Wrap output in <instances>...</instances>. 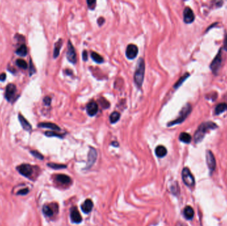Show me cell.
Returning a JSON list of instances; mask_svg holds the SVG:
<instances>
[{
  "label": "cell",
  "mask_w": 227,
  "mask_h": 226,
  "mask_svg": "<svg viewBox=\"0 0 227 226\" xmlns=\"http://www.w3.org/2000/svg\"><path fill=\"white\" fill-rule=\"evenodd\" d=\"M35 72V69L34 67V65H33L32 61L30 60V75H33V74Z\"/></svg>",
  "instance_id": "37"
},
{
  "label": "cell",
  "mask_w": 227,
  "mask_h": 226,
  "mask_svg": "<svg viewBox=\"0 0 227 226\" xmlns=\"http://www.w3.org/2000/svg\"><path fill=\"white\" fill-rule=\"evenodd\" d=\"M31 153L35 158H37L40 159V160H43V156L40 153H39L38 151H31Z\"/></svg>",
  "instance_id": "32"
},
{
  "label": "cell",
  "mask_w": 227,
  "mask_h": 226,
  "mask_svg": "<svg viewBox=\"0 0 227 226\" xmlns=\"http://www.w3.org/2000/svg\"><path fill=\"white\" fill-rule=\"evenodd\" d=\"M56 180H57L59 183H60L62 184H68L70 182H71V179L70 178L65 175H59L56 176Z\"/></svg>",
  "instance_id": "18"
},
{
  "label": "cell",
  "mask_w": 227,
  "mask_h": 226,
  "mask_svg": "<svg viewBox=\"0 0 227 226\" xmlns=\"http://www.w3.org/2000/svg\"><path fill=\"white\" fill-rule=\"evenodd\" d=\"M223 48H224V49L226 51H227V34L225 36V40H224V46H223Z\"/></svg>",
  "instance_id": "40"
},
{
  "label": "cell",
  "mask_w": 227,
  "mask_h": 226,
  "mask_svg": "<svg viewBox=\"0 0 227 226\" xmlns=\"http://www.w3.org/2000/svg\"><path fill=\"white\" fill-rule=\"evenodd\" d=\"M189 76H190V75H189V73H186V74H185V75H184L183 76H182V77L181 78H179V80L177 81V82L176 83V84L174 85V88L177 89V88H178L179 87V86H181V84H183V83L185 82V80L187 79V78H188Z\"/></svg>",
  "instance_id": "25"
},
{
  "label": "cell",
  "mask_w": 227,
  "mask_h": 226,
  "mask_svg": "<svg viewBox=\"0 0 227 226\" xmlns=\"http://www.w3.org/2000/svg\"><path fill=\"white\" fill-rule=\"evenodd\" d=\"M6 78V75L5 73H2L0 75V81H4Z\"/></svg>",
  "instance_id": "41"
},
{
  "label": "cell",
  "mask_w": 227,
  "mask_h": 226,
  "mask_svg": "<svg viewBox=\"0 0 227 226\" xmlns=\"http://www.w3.org/2000/svg\"><path fill=\"white\" fill-rule=\"evenodd\" d=\"M167 149L164 146L159 145L155 149V154L158 157H163L167 155Z\"/></svg>",
  "instance_id": "20"
},
{
  "label": "cell",
  "mask_w": 227,
  "mask_h": 226,
  "mask_svg": "<svg viewBox=\"0 0 227 226\" xmlns=\"http://www.w3.org/2000/svg\"><path fill=\"white\" fill-rule=\"evenodd\" d=\"M70 218L73 223L79 224L82 221V217L76 207H73L70 210Z\"/></svg>",
  "instance_id": "12"
},
{
  "label": "cell",
  "mask_w": 227,
  "mask_h": 226,
  "mask_svg": "<svg viewBox=\"0 0 227 226\" xmlns=\"http://www.w3.org/2000/svg\"><path fill=\"white\" fill-rule=\"evenodd\" d=\"M144 73H145V63L143 58L139 59L137 61V64L136 66V70L134 73V82L137 86L141 88L142 86L144 78Z\"/></svg>",
  "instance_id": "2"
},
{
  "label": "cell",
  "mask_w": 227,
  "mask_h": 226,
  "mask_svg": "<svg viewBox=\"0 0 227 226\" xmlns=\"http://www.w3.org/2000/svg\"><path fill=\"white\" fill-rule=\"evenodd\" d=\"M112 144H113V145H116V147L118 146V143H116V142H114V143H112Z\"/></svg>",
  "instance_id": "43"
},
{
  "label": "cell",
  "mask_w": 227,
  "mask_h": 226,
  "mask_svg": "<svg viewBox=\"0 0 227 226\" xmlns=\"http://www.w3.org/2000/svg\"><path fill=\"white\" fill-rule=\"evenodd\" d=\"M39 127L41 128H47V129H52V130H55V131H60L61 129L59 127L58 125H57L55 123H41L38 125Z\"/></svg>",
  "instance_id": "17"
},
{
  "label": "cell",
  "mask_w": 227,
  "mask_h": 226,
  "mask_svg": "<svg viewBox=\"0 0 227 226\" xmlns=\"http://www.w3.org/2000/svg\"><path fill=\"white\" fill-rule=\"evenodd\" d=\"M43 212L45 216L48 217H51L53 215V211L52 210L50 206L47 205H44L43 207Z\"/></svg>",
  "instance_id": "28"
},
{
  "label": "cell",
  "mask_w": 227,
  "mask_h": 226,
  "mask_svg": "<svg viewBox=\"0 0 227 226\" xmlns=\"http://www.w3.org/2000/svg\"><path fill=\"white\" fill-rule=\"evenodd\" d=\"M91 57L93 59V61H95L96 62L98 63V64L102 63L104 61L103 58L100 56L99 54L95 53V52H92V53H91Z\"/></svg>",
  "instance_id": "27"
},
{
  "label": "cell",
  "mask_w": 227,
  "mask_h": 226,
  "mask_svg": "<svg viewBox=\"0 0 227 226\" xmlns=\"http://www.w3.org/2000/svg\"><path fill=\"white\" fill-rule=\"evenodd\" d=\"M17 170L21 175L25 177L29 178L33 173V167L32 166L28 164H23L17 167Z\"/></svg>",
  "instance_id": "7"
},
{
  "label": "cell",
  "mask_w": 227,
  "mask_h": 226,
  "mask_svg": "<svg viewBox=\"0 0 227 226\" xmlns=\"http://www.w3.org/2000/svg\"><path fill=\"white\" fill-rule=\"evenodd\" d=\"M69 73L70 74H70L72 73V71H70V70H66V75H69Z\"/></svg>",
  "instance_id": "42"
},
{
  "label": "cell",
  "mask_w": 227,
  "mask_h": 226,
  "mask_svg": "<svg viewBox=\"0 0 227 226\" xmlns=\"http://www.w3.org/2000/svg\"><path fill=\"white\" fill-rule=\"evenodd\" d=\"M29 189H27V188H25V189H23V190H20V191H19L18 192H17V195H26V194H27L28 193H29Z\"/></svg>",
  "instance_id": "35"
},
{
  "label": "cell",
  "mask_w": 227,
  "mask_h": 226,
  "mask_svg": "<svg viewBox=\"0 0 227 226\" xmlns=\"http://www.w3.org/2000/svg\"><path fill=\"white\" fill-rule=\"evenodd\" d=\"M96 157H97V153L94 148H90V150L88 153V162L87 165L88 169L90 168L92 165H94V162L96 160Z\"/></svg>",
  "instance_id": "14"
},
{
  "label": "cell",
  "mask_w": 227,
  "mask_h": 226,
  "mask_svg": "<svg viewBox=\"0 0 227 226\" xmlns=\"http://www.w3.org/2000/svg\"><path fill=\"white\" fill-rule=\"evenodd\" d=\"M227 110V104L226 103H221L218 104L215 107V112L216 115H219L225 112Z\"/></svg>",
  "instance_id": "21"
},
{
  "label": "cell",
  "mask_w": 227,
  "mask_h": 226,
  "mask_svg": "<svg viewBox=\"0 0 227 226\" xmlns=\"http://www.w3.org/2000/svg\"><path fill=\"white\" fill-rule=\"evenodd\" d=\"M16 54L19 56L25 57L27 54V48L25 44H22L16 50Z\"/></svg>",
  "instance_id": "24"
},
{
  "label": "cell",
  "mask_w": 227,
  "mask_h": 226,
  "mask_svg": "<svg viewBox=\"0 0 227 226\" xmlns=\"http://www.w3.org/2000/svg\"><path fill=\"white\" fill-rule=\"evenodd\" d=\"M183 214L186 219L190 220H192L194 216V210L191 206H187L184 209Z\"/></svg>",
  "instance_id": "19"
},
{
  "label": "cell",
  "mask_w": 227,
  "mask_h": 226,
  "mask_svg": "<svg viewBox=\"0 0 227 226\" xmlns=\"http://www.w3.org/2000/svg\"><path fill=\"white\" fill-rule=\"evenodd\" d=\"M137 54H138V49L137 47L135 44H130L127 47L126 51V54L129 59H133L135 58Z\"/></svg>",
  "instance_id": "10"
},
{
  "label": "cell",
  "mask_w": 227,
  "mask_h": 226,
  "mask_svg": "<svg viewBox=\"0 0 227 226\" xmlns=\"http://www.w3.org/2000/svg\"><path fill=\"white\" fill-rule=\"evenodd\" d=\"M105 19H104V18L103 17H100L99 18V19H98V25H100V26H101L104 23H105Z\"/></svg>",
  "instance_id": "39"
},
{
  "label": "cell",
  "mask_w": 227,
  "mask_h": 226,
  "mask_svg": "<svg viewBox=\"0 0 227 226\" xmlns=\"http://www.w3.org/2000/svg\"><path fill=\"white\" fill-rule=\"evenodd\" d=\"M218 128V125L213 121H207L201 123L195 131L194 135V141L195 143L202 141L205 136L206 133L209 130H213Z\"/></svg>",
  "instance_id": "1"
},
{
  "label": "cell",
  "mask_w": 227,
  "mask_h": 226,
  "mask_svg": "<svg viewBox=\"0 0 227 226\" xmlns=\"http://www.w3.org/2000/svg\"><path fill=\"white\" fill-rule=\"evenodd\" d=\"M51 168L54 169H65L66 168V166L62 165H57L55 163H49L47 165Z\"/></svg>",
  "instance_id": "31"
},
{
  "label": "cell",
  "mask_w": 227,
  "mask_h": 226,
  "mask_svg": "<svg viewBox=\"0 0 227 226\" xmlns=\"http://www.w3.org/2000/svg\"><path fill=\"white\" fill-rule=\"evenodd\" d=\"M222 53H221V49L219 50L218 53L217 54V56L215 57L214 60L212 61L210 64V68L212 70V72L215 74V75H217L220 68L221 66V63H222Z\"/></svg>",
  "instance_id": "5"
},
{
  "label": "cell",
  "mask_w": 227,
  "mask_h": 226,
  "mask_svg": "<svg viewBox=\"0 0 227 226\" xmlns=\"http://www.w3.org/2000/svg\"><path fill=\"white\" fill-rule=\"evenodd\" d=\"M120 114L118 112H114L110 115V121L112 123H115L120 120Z\"/></svg>",
  "instance_id": "26"
},
{
  "label": "cell",
  "mask_w": 227,
  "mask_h": 226,
  "mask_svg": "<svg viewBox=\"0 0 227 226\" xmlns=\"http://www.w3.org/2000/svg\"><path fill=\"white\" fill-rule=\"evenodd\" d=\"M99 102L100 103V105H101V106L103 107L104 109H106L108 108V107H110V103L108 102L106 99H105V98H100V100H99Z\"/></svg>",
  "instance_id": "30"
},
{
  "label": "cell",
  "mask_w": 227,
  "mask_h": 226,
  "mask_svg": "<svg viewBox=\"0 0 227 226\" xmlns=\"http://www.w3.org/2000/svg\"><path fill=\"white\" fill-rule=\"evenodd\" d=\"M16 64L19 66L20 68H21L23 69H27V64L23 59H17L16 61Z\"/></svg>",
  "instance_id": "29"
},
{
  "label": "cell",
  "mask_w": 227,
  "mask_h": 226,
  "mask_svg": "<svg viewBox=\"0 0 227 226\" xmlns=\"http://www.w3.org/2000/svg\"><path fill=\"white\" fill-rule=\"evenodd\" d=\"M179 140L185 143H189L191 141V136L187 133L183 132L179 135Z\"/></svg>",
  "instance_id": "23"
},
{
  "label": "cell",
  "mask_w": 227,
  "mask_h": 226,
  "mask_svg": "<svg viewBox=\"0 0 227 226\" xmlns=\"http://www.w3.org/2000/svg\"><path fill=\"white\" fill-rule=\"evenodd\" d=\"M83 60L84 61H86L88 60V53H87V52L86 50H84L83 51Z\"/></svg>",
  "instance_id": "38"
},
{
  "label": "cell",
  "mask_w": 227,
  "mask_h": 226,
  "mask_svg": "<svg viewBox=\"0 0 227 226\" xmlns=\"http://www.w3.org/2000/svg\"><path fill=\"white\" fill-rule=\"evenodd\" d=\"M62 45V39H59L58 41L55 43L54 52H53V57L55 58H57L59 55V53H60V50L61 49Z\"/></svg>",
  "instance_id": "22"
},
{
  "label": "cell",
  "mask_w": 227,
  "mask_h": 226,
  "mask_svg": "<svg viewBox=\"0 0 227 226\" xmlns=\"http://www.w3.org/2000/svg\"><path fill=\"white\" fill-rule=\"evenodd\" d=\"M66 58L68 61L73 64H76V54L73 45L71 42L69 40L68 46H67V51H66Z\"/></svg>",
  "instance_id": "6"
},
{
  "label": "cell",
  "mask_w": 227,
  "mask_h": 226,
  "mask_svg": "<svg viewBox=\"0 0 227 226\" xmlns=\"http://www.w3.org/2000/svg\"><path fill=\"white\" fill-rule=\"evenodd\" d=\"M195 20V15L190 7H185L183 11V21L185 23H191Z\"/></svg>",
  "instance_id": "9"
},
{
  "label": "cell",
  "mask_w": 227,
  "mask_h": 226,
  "mask_svg": "<svg viewBox=\"0 0 227 226\" xmlns=\"http://www.w3.org/2000/svg\"><path fill=\"white\" fill-rule=\"evenodd\" d=\"M182 179L185 185L189 187H193L195 185V179L191 172L190 170L185 167L182 171Z\"/></svg>",
  "instance_id": "4"
},
{
  "label": "cell",
  "mask_w": 227,
  "mask_h": 226,
  "mask_svg": "<svg viewBox=\"0 0 227 226\" xmlns=\"http://www.w3.org/2000/svg\"><path fill=\"white\" fill-rule=\"evenodd\" d=\"M98 110V104L94 101H92L89 102L87 106V113L90 116H94L97 113Z\"/></svg>",
  "instance_id": "13"
},
{
  "label": "cell",
  "mask_w": 227,
  "mask_h": 226,
  "mask_svg": "<svg viewBox=\"0 0 227 226\" xmlns=\"http://www.w3.org/2000/svg\"><path fill=\"white\" fill-rule=\"evenodd\" d=\"M45 134L46 136H48V137H60V138H62V136L61 135H59L58 134V133H56L55 132H52V131H47L45 132Z\"/></svg>",
  "instance_id": "33"
},
{
  "label": "cell",
  "mask_w": 227,
  "mask_h": 226,
  "mask_svg": "<svg viewBox=\"0 0 227 226\" xmlns=\"http://www.w3.org/2000/svg\"><path fill=\"white\" fill-rule=\"evenodd\" d=\"M96 1H87V4L90 9H94L96 7Z\"/></svg>",
  "instance_id": "34"
},
{
  "label": "cell",
  "mask_w": 227,
  "mask_h": 226,
  "mask_svg": "<svg viewBox=\"0 0 227 226\" xmlns=\"http://www.w3.org/2000/svg\"><path fill=\"white\" fill-rule=\"evenodd\" d=\"M191 110H192V107L191 104H189V103L185 104L183 106V108H182L181 110L180 111L179 116V117L174 121L169 122V123L167 124V126H168V127H171V126L181 123L182 122H183L185 120V119L191 113Z\"/></svg>",
  "instance_id": "3"
},
{
  "label": "cell",
  "mask_w": 227,
  "mask_h": 226,
  "mask_svg": "<svg viewBox=\"0 0 227 226\" xmlns=\"http://www.w3.org/2000/svg\"><path fill=\"white\" fill-rule=\"evenodd\" d=\"M206 161L208 168L211 172H213L216 168V161L213 153L209 150L206 152Z\"/></svg>",
  "instance_id": "8"
},
{
  "label": "cell",
  "mask_w": 227,
  "mask_h": 226,
  "mask_svg": "<svg viewBox=\"0 0 227 226\" xmlns=\"http://www.w3.org/2000/svg\"><path fill=\"white\" fill-rule=\"evenodd\" d=\"M16 92V86L13 84H9L6 87L5 98L10 102L14 97Z\"/></svg>",
  "instance_id": "11"
},
{
  "label": "cell",
  "mask_w": 227,
  "mask_h": 226,
  "mask_svg": "<svg viewBox=\"0 0 227 226\" xmlns=\"http://www.w3.org/2000/svg\"><path fill=\"white\" fill-rule=\"evenodd\" d=\"M18 118H19V120H20V123L22 126V127L23 128V129H25V131H29L31 130L32 127H31V124L29 123L28 121L26 120L25 118L23 116H22L21 113H19Z\"/></svg>",
  "instance_id": "15"
},
{
  "label": "cell",
  "mask_w": 227,
  "mask_h": 226,
  "mask_svg": "<svg viewBox=\"0 0 227 226\" xmlns=\"http://www.w3.org/2000/svg\"><path fill=\"white\" fill-rule=\"evenodd\" d=\"M92 207L93 202L90 199H87V200L83 203V205L81 206V209L83 210V212L85 214L90 213L92 210Z\"/></svg>",
  "instance_id": "16"
},
{
  "label": "cell",
  "mask_w": 227,
  "mask_h": 226,
  "mask_svg": "<svg viewBox=\"0 0 227 226\" xmlns=\"http://www.w3.org/2000/svg\"><path fill=\"white\" fill-rule=\"evenodd\" d=\"M43 102L46 106H49L51 103V98L49 96H46V97L43 99Z\"/></svg>",
  "instance_id": "36"
}]
</instances>
